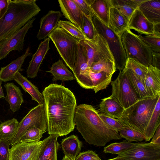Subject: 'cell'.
<instances>
[{
	"label": "cell",
	"mask_w": 160,
	"mask_h": 160,
	"mask_svg": "<svg viewBox=\"0 0 160 160\" xmlns=\"http://www.w3.org/2000/svg\"><path fill=\"white\" fill-rule=\"evenodd\" d=\"M128 28L146 35L152 34L154 33V25L145 17L138 7L129 20Z\"/></svg>",
	"instance_id": "2e32d148"
},
{
	"label": "cell",
	"mask_w": 160,
	"mask_h": 160,
	"mask_svg": "<svg viewBox=\"0 0 160 160\" xmlns=\"http://www.w3.org/2000/svg\"><path fill=\"white\" fill-rule=\"evenodd\" d=\"M126 69L131 84L139 98L149 97L146 90L143 80L139 78L130 70Z\"/></svg>",
	"instance_id": "e575fe53"
},
{
	"label": "cell",
	"mask_w": 160,
	"mask_h": 160,
	"mask_svg": "<svg viewBox=\"0 0 160 160\" xmlns=\"http://www.w3.org/2000/svg\"><path fill=\"white\" fill-rule=\"evenodd\" d=\"M111 95L116 99L125 109L139 99L131 84L126 68L120 71L116 78L111 81Z\"/></svg>",
	"instance_id": "ba28073f"
},
{
	"label": "cell",
	"mask_w": 160,
	"mask_h": 160,
	"mask_svg": "<svg viewBox=\"0 0 160 160\" xmlns=\"http://www.w3.org/2000/svg\"><path fill=\"white\" fill-rule=\"evenodd\" d=\"M50 40L48 37L41 42L37 50L33 55L26 71L28 78H34L37 76L40 66L50 49L49 43Z\"/></svg>",
	"instance_id": "9a60e30c"
},
{
	"label": "cell",
	"mask_w": 160,
	"mask_h": 160,
	"mask_svg": "<svg viewBox=\"0 0 160 160\" xmlns=\"http://www.w3.org/2000/svg\"><path fill=\"white\" fill-rule=\"evenodd\" d=\"M160 95L139 99L125 109L119 119L124 123L144 134L145 128Z\"/></svg>",
	"instance_id": "277c9868"
},
{
	"label": "cell",
	"mask_w": 160,
	"mask_h": 160,
	"mask_svg": "<svg viewBox=\"0 0 160 160\" xmlns=\"http://www.w3.org/2000/svg\"><path fill=\"white\" fill-rule=\"evenodd\" d=\"M92 21L98 34L105 39L113 57L116 69L122 71L125 68L127 59L121 37L94 15Z\"/></svg>",
	"instance_id": "52a82bcc"
},
{
	"label": "cell",
	"mask_w": 160,
	"mask_h": 160,
	"mask_svg": "<svg viewBox=\"0 0 160 160\" xmlns=\"http://www.w3.org/2000/svg\"><path fill=\"white\" fill-rule=\"evenodd\" d=\"M99 107L101 113L118 119L121 118L125 110L116 99L111 95L102 99Z\"/></svg>",
	"instance_id": "cb8c5ba5"
},
{
	"label": "cell",
	"mask_w": 160,
	"mask_h": 160,
	"mask_svg": "<svg viewBox=\"0 0 160 160\" xmlns=\"http://www.w3.org/2000/svg\"><path fill=\"white\" fill-rule=\"evenodd\" d=\"M58 137L57 135L50 134L42 141L37 160H57L59 146L57 141Z\"/></svg>",
	"instance_id": "ffe728a7"
},
{
	"label": "cell",
	"mask_w": 160,
	"mask_h": 160,
	"mask_svg": "<svg viewBox=\"0 0 160 160\" xmlns=\"http://www.w3.org/2000/svg\"></svg>",
	"instance_id": "db71d44e"
},
{
	"label": "cell",
	"mask_w": 160,
	"mask_h": 160,
	"mask_svg": "<svg viewBox=\"0 0 160 160\" xmlns=\"http://www.w3.org/2000/svg\"><path fill=\"white\" fill-rule=\"evenodd\" d=\"M141 143H133L125 140L121 142L112 143L104 148L103 152L105 153H110L118 155L139 145Z\"/></svg>",
	"instance_id": "d590c367"
},
{
	"label": "cell",
	"mask_w": 160,
	"mask_h": 160,
	"mask_svg": "<svg viewBox=\"0 0 160 160\" xmlns=\"http://www.w3.org/2000/svg\"><path fill=\"white\" fill-rule=\"evenodd\" d=\"M90 74L95 93L106 88L112 81V75L104 72H94L90 70Z\"/></svg>",
	"instance_id": "d6a6232c"
},
{
	"label": "cell",
	"mask_w": 160,
	"mask_h": 160,
	"mask_svg": "<svg viewBox=\"0 0 160 160\" xmlns=\"http://www.w3.org/2000/svg\"><path fill=\"white\" fill-rule=\"evenodd\" d=\"M4 87L7 93L4 98L9 103L11 111L15 112L20 109L24 102L23 94L19 87L13 82H8Z\"/></svg>",
	"instance_id": "603a6c76"
},
{
	"label": "cell",
	"mask_w": 160,
	"mask_h": 160,
	"mask_svg": "<svg viewBox=\"0 0 160 160\" xmlns=\"http://www.w3.org/2000/svg\"><path fill=\"white\" fill-rule=\"evenodd\" d=\"M35 19L33 17L16 32L0 42V60L5 58L13 50H23L24 39L29 29L33 26Z\"/></svg>",
	"instance_id": "4fadbf2b"
},
{
	"label": "cell",
	"mask_w": 160,
	"mask_h": 160,
	"mask_svg": "<svg viewBox=\"0 0 160 160\" xmlns=\"http://www.w3.org/2000/svg\"><path fill=\"white\" fill-rule=\"evenodd\" d=\"M10 145L9 141L0 140V160H8Z\"/></svg>",
	"instance_id": "bcb514c9"
},
{
	"label": "cell",
	"mask_w": 160,
	"mask_h": 160,
	"mask_svg": "<svg viewBox=\"0 0 160 160\" xmlns=\"http://www.w3.org/2000/svg\"><path fill=\"white\" fill-rule=\"evenodd\" d=\"M116 158L122 160H160V145L141 142Z\"/></svg>",
	"instance_id": "8fae6325"
},
{
	"label": "cell",
	"mask_w": 160,
	"mask_h": 160,
	"mask_svg": "<svg viewBox=\"0 0 160 160\" xmlns=\"http://www.w3.org/2000/svg\"><path fill=\"white\" fill-rule=\"evenodd\" d=\"M90 3L94 15L108 26L111 0H90Z\"/></svg>",
	"instance_id": "4316f807"
},
{
	"label": "cell",
	"mask_w": 160,
	"mask_h": 160,
	"mask_svg": "<svg viewBox=\"0 0 160 160\" xmlns=\"http://www.w3.org/2000/svg\"><path fill=\"white\" fill-rule=\"evenodd\" d=\"M48 37L52 41L66 65L72 71L76 62L80 40L58 27Z\"/></svg>",
	"instance_id": "5b68a950"
},
{
	"label": "cell",
	"mask_w": 160,
	"mask_h": 160,
	"mask_svg": "<svg viewBox=\"0 0 160 160\" xmlns=\"http://www.w3.org/2000/svg\"><path fill=\"white\" fill-rule=\"evenodd\" d=\"M53 76L52 80L56 81L58 80L62 81H68L75 79L73 74L67 68L62 60L59 59L53 63L50 70L47 71Z\"/></svg>",
	"instance_id": "f1b7e54d"
},
{
	"label": "cell",
	"mask_w": 160,
	"mask_h": 160,
	"mask_svg": "<svg viewBox=\"0 0 160 160\" xmlns=\"http://www.w3.org/2000/svg\"><path fill=\"white\" fill-rule=\"evenodd\" d=\"M99 115L101 119L107 126L118 132L126 125L119 119L114 118L102 113H99Z\"/></svg>",
	"instance_id": "7bdbcfd3"
},
{
	"label": "cell",
	"mask_w": 160,
	"mask_h": 160,
	"mask_svg": "<svg viewBox=\"0 0 160 160\" xmlns=\"http://www.w3.org/2000/svg\"><path fill=\"white\" fill-rule=\"evenodd\" d=\"M2 82L0 80V98H5L3 89L2 86Z\"/></svg>",
	"instance_id": "f907efd6"
},
{
	"label": "cell",
	"mask_w": 160,
	"mask_h": 160,
	"mask_svg": "<svg viewBox=\"0 0 160 160\" xmlns=\"http://www.w3.org/2000/svg\"><path fill=\"white\" fill-rule=\"evenodd\" d=\"M62 15L82 31V13L73 0H58Z\"/></svg>",
	"instance_id": "ac0fdd59"
},
{
	"label": "cell",
	"mask_w": 160,
	"mask_h": 160,
	"mask_svg": "<svg viewBox=\"0 0 160 160\" xmlns=\"http://www.w3.org/2000/svg\"><path fill=\"white\" fill-rule=\"evenodd\" d=\"M121 138H123L128 142L141 141L145 140L144 135L128 125L118 132Z\"/></svg>",
	"instance_id": "f35d334b"
},
{
	"label": "cell",
	"mask_w": 160,
	"mask_h": 160,
	"mask_svg": "<svg viewBox=\"0 0 160 160\" xmlns=\"http://www.w3.org/2000/svg\"><path fill=\"white\" fill-rule=\"evenodd\" d=\"M44 132L36 127L28 129L22 134L18 142H29L39 141Z\"/></svg>",
	"instance_id": "ab89813d"
},
{
	"label": "cell",
	"mask_w": 160,
	"mask_h": 160,
	"mask_svg": "<svg viewBox=\"0 0 160 160\" xmlns=\"http://www.w3.org/2000/svg\"><path fill=\"white\" fill-rule=\"evenodd\" d=\"M9 2V0H0V19L6 12Z\"/></svg>",
	"instance_id": "7dc6e473"
},
{
	"label": "cell",
	"mask_w": 160,
	"mask_h": 160,
	"mask_svg": "<svg viewBox=\"0 0 160 160\" xmlns=\"http://www.w3.org/2000/svg\"><path fill=\"white\" fill-rule=\"evenodd\" d=\"M42 142L14 144L9 150L8 160H37Z\"/></svg>",
	"instance_id": "5bb4252c"
},
{
	"label": "cell",
	"mask_w": 160,
	"mask_h": 160,
	"mask_svg": "<svg viewBox=\"0 0 160 160\" xmlns=\"http://www.w3.org/2000/svg\"><path fill=\"white\" fill-rule=\"evenodd\" d=\"M19 122L15 118L8 120L0 124V140L11 143L16 132Z\"/></svg>",
	"instance_id": "1f68e13d"
},
{
	"label": "cell",
	"mask_w": 160,
	"mask_h": 160,
	"mask_svg": "<svg viewBox=\"0 0 160 160\" xmlns=\"http://www.w3.org/2000/svg\"><path fill=\"white\" fill-rule=\"evenodd\" d=\"M61 145L65 156L75 160L80 152L82 143L77 136L72 135L63 139Z\"/></svg>",
	"instance_id": "83f0119b"
},
{
	"label": "cell",
	"mask_w": 160,
	"mask_h": 160,
	"mask_svg": "<svg viewBox=\"0 0 160 160\" xmlns=\"http://www.w3.org/2000/svg\"><path fill=\"white\" fill-rule=\"evenodd\" d=\"M160 97L159 98L154 110L145 128L144 135L146 141L152 138L156 130L160 125Z\"/></svg>",
	"instance_id": "4dcf8cb0"
},
{
	"label": "cell",
	"mask_w": 160,
	"mask_h": 160,
	"mask_svg": "<svg viewBox=\"0 0 160 160\" xmlns=\"http://www.w3.org/2000/svg\"><path fill=\"white\" fill-rule=\"evenodd\" d=\"M36 0H9L0 19V42L20 29L41 11Z\"/></svg>",
	"instance_id": "3957f363"
},
{
	"label": "cell",
	"mask_w": 160,
	"mask_h": 160,
	"mask_svg": "<svg viewBox=\"0 0 160 160\" xmlns=\"http://www.w3.org/2000/svg\"><path fill=\"white\" fill-rule=\"evenodd\" d=\"M139 38L146 44L155 52H160V35L154 33L142 36L138 35Z\"/></svg>",
	"instance_id": "60d3db41"
},
{
	"label": "cell",
	"mask_w": 160,
	"mask_h": 160,
	"mask_svg": "<svg viewBox=\"0 0 160 160\" xmlns=\"http://www.w3.org/2000/svg\"><path fill=\"white\" fill-rule=\"evenodd\" d=\"M13 80L19 85L25 92L30 95L32 100L37 102L38 104H44L43 96L38 88L20 72H17L15 74Z\"/></svg>",
	"instance_id": "484cf974"
},
{
	"label": "cell",
	"mask_w": 160,
	"mask_h": 160,
	"mask_svg": "<svg viewBox=\"0 0 160 160\" xmlns=\"http://www.w3.org/2000/svg\"><path fill=\"white\" fill-rule=\"evenodd\" d=\"M75 160H102L98 155L92 150H88L79 153Z\"/></svg>",
	"instance_id": "f6af8a7d"
},
{
	"label": "cell",
	"mask_w": 160,
	"mask_h": 160,
	"mask_svg": "<svg viewBox=\"0 0 160 160\" xmlns=\"http://www.w3.org/2000/svg\"><path fill=\"white\" fill-rule=\"evenodd\" d=\"M125 68L131 70L142 80H143L148 70V67L135 59L131 58H127Z\"/></svg>",
	"instance_id": "74e56055"
},
{
	"label": "cell",
	"mask_w": 160,
	"mask_h": 160,
	"mask_svg": "<svg viewBox=\"0 0 160 160\" xmlns=\"http://www.w3.org/2000/svg\"><path fill=\"white\" fill-rule=\"evenodd\" d=\"M143 83L147 93L149 97L160 95V70L150 65L144 79Z\"/></svg>",
	"instance_id": "d6986e66"
},
{
	"label": "cell",
	"mask_w": 160,
	"mask_h": 160,
	"mask_svg": "<svg viewBox=\"0 0 160 160\" xmlns=\"http://www.w3.org/2000/svg\"><path fill=\"white\" fill-rule=\"evenodd\" d=\"M82 13L92 19L94 14L90 6V0H73Z\"/></svg>",
	"instance_id": "ee69618b"
},
{
	"label": "cell",
	"mask_w": 160,
	"mask_h": 160,
	"mask_svg": "<svg viewBox=\"0 0 160 160\" xmlns=\"http://www.w3.org/2000/svg\"><path fill=\"white\" fill-rule=\"evenodd\" d=\"M82 31L88 39H93L98 33L94 25L92 19L82 13Z\"/></svg>",
	"instance_id": "b9f144b4"
},
{
	"label": "cell",
	"mask_w": 160,
	"mask_h": 160,
	"mask_svg": "<svg viewBox=\"0 0 160 160\" xmlns=\"http://www.w3.org/2000/svg\"><path fill=\"white\" fill-rule=\"evenodd\" d=\"M150 143L160 145V125H159L153 135Z\"/></svg>",
	"instance_id": "c3c4849f"
},
{
	"label": "cell",
	"mask_w": 160,
	"mask_h": 160,
	"mask_svg": "<svg viewBox=\"0 0 160 160\" xmlns=\"http://www.w3.org/2000/svg\"><path fill=\"white\" fill-rule=\"evenodd\" d=\"M79 44L86 49L89 68L92 63L102 58L114 61L106 41L100 34L91 40H80Z\"/></svg>",
	"instance_id": "30bf717a"
},
{
	"label": "cell",
	"mask_w": 160,
	"mask_h": 160,
	"mask_svg": "<svg viewBox=\"0 0 160 160\" xmlns=\"http://www.w3.org/2000/svg\"><path fill=\"white\" fill-rule=\"evenodd\" d=\"M42 94L48 133L60 137L72 131L75 126L74 117L77 106L73 92L61 85L52 83L44 89Z\"/></svg>",
	"instance_id": "6da1fadb"
},
{
	"label": "cell",
	"mask_w": 160,
	"mask_h": 160,
	"mask_svg": "<svg viewBox=\"0 0 160 160\" xmlns=\"http://www.w3.org/2000/svg\"><path fill=\"white\" fill-rule=\"evenodd\" d=\"M128 19L116 8L112 7L110 8L108 27L117 35L121 37L128 28Z\"/></svg>",
	"instance_id": "d4e9b609"
},
{
	"label": "cell",
	"mask_w": 160,
	"mask_h": 160,
	"mask_svg": "<svg viewBox=\"0 0 160 160\" xmlns=\"http://www.w3.org/2000/svg\"><path fill=\"white\" fill-rule=\"evenodd\" d=\"M107 160H121L120 159H119V158H117L115 157L114 158L109 159Z\"/></svg>",
	"instance_id": "f5cc1de1"
},
{
	"label": "cell",
	"mask_w": 160,
	"mask_h": 160,
	"mask_svg": "<svg viewBox=\"0 0 160 160\" xmlns=\"http://www.w3.org/2000/svg\"><path fill=\"white\" fill-rule=\"evenodd\" d=\"M62 160H73L70 158L64 156Z\"/></svg>",
	"instance_id": "816d5d0a"
},
{
	"label": "cell",
	"mask_w": 160,
	"mask_h": 160,
	"mask_svg": "<svg viewBox=\"0 0 160 160\" xmlns=\"http://www.w3.org/2000/svg\"><path fill=\"white\" fill-rule=\"evenodd\" d=\"M138 8L145 17L154 25L160 24V0H143Z\"/></svg>",
	"instance_id": "7402d4cb"
},
{
	"label": "cell",
	"mask_w": 160,
	"mask_h": 160,
	"mask_svg": "<svg viewBox=\"0 0 160 160\" xmlns=\"http://www.w3.org/2000/svg\"><path fill=\"white\" fill-rule=\"evenodd\" d=\"M160 53L155 52L153 56L152 66L160 69Z\"/></svg>",
	"instance_id": "681fc988"
},
{
	"label": "cell",
	"mask_w": 160,
	"mask_h": 160,
	"mask_svg": "<svg viewBox=\"0 0 160 160\" xmlns=\"http://www.w3.org/2000/svg\"><path fill=\"white\" fill-rule=\"evenodd\" d=\"M30 48L28 47L24 53L14 60L6 66L1 68L0 70V80L6 82L13 80L15 74L22 70V67L26 58L30 55Z\"/></svg>",
	"instance_id": "44dd1931"
},
{
	"label": "cell",
	"mask_w": 160,
	"mask_h": 160,
	"mask_svg": "<svg viewBox=\"0 0 160 160\" xmlns=\"http://www.w3.org/2000/svg\"><path fill=\"white\" fill-rule=\"evenodd\" d=\"M74 122L76 129L90 145L103 146L112 140L121 139L118 132L107 126L92 106L86 104L76 107Z\"/></svg>",
	"instance_id": "7a4b0ae2"
},
{
	"label": "cell",
	"mask_w": 160,
	"mask_h": 160,
	"mask_svg": "<svg viewBox=\"0 0 160 160\" xmlns=\"http://www.w3.org/2000/svg\"><path fill=\"white\" fill-rule=\"evenodd\" d=\"M89 69L92 72H102L111 75L115 72L116 70L114 61L106 58H102L92 63Z\"/></svg>",
	"instance_id": "836d02e7"
},
{
	"label": "cell",
	"mask_w": 160,
	"mask_h": 160,
	"mask_svg": "<svg viewBox=\"0 0 160 160\" xmlns=\"http://www.w3.org/2000/svg\"><path fill=\"white\" fill-rule=\"evenodd\" d=\"M62 16L59 11L50 10L41 19L40 28L37 35L39 40L48 36L58 27V22Z\"/></svg>",
	"instance_id": "e0dca14e"
},
{
	"label": "cell",
	"mask_w": 160,
	"mask_h": 160,
	"mask_svg": "<svg viewBox=\"0 0 160 160\" xmlns=\"http://www.w3.org/2000/svg\"><path fill=\"white\" fill-rule=\"evenodd\" d=\"M37 128L44 133L48 131L47 122L44 104H38L32 108L22 118L19 124L14 137L11 143H17L25 132L30 128Z\"/></svg>",
	"instance_id": "9c48e42d"
},
{
	"label": "cell",
	"mask_w": 160,
	"mask_h": 160,
	"mask_svg": "<svg viewBox=\"0 0 160 160\" xmlns=\"http://www.w3.org/2000/svg\"><path fill=\"white\" fill-rule=\"evenodd\" d=\"M72 72L81 87L85 89H93L87 51L85 48L79 44L75 64Z\"/></svg>",
	"instance_id": "7c38bea8"
},
{
	"label": "cell",
	"mask_w": 160,
	"mask_h": 160,
	"mask_svg": "<svg viewBox=\"0 0 160 160\" xmlns=\"http://www.w3.org/2000/svg\"><path fill=\"white\" fill-rule=\"evenodd\" d=\"M143 0H111L112 6L116 8L129 20Z\"/></svg>",
	"instance_id": "f546056e"
},
{
	"label": "cell",
	"mask_w": 160,
	"mask_h": 160,
	"mask_svg": "<svg viewBox=\"0 0 160 160\" xmlns=\"http://www.w3.org/2000/svg\"><path fill=\"white\" fill-rule=\"evenodd\" d=\"M121 38L127 58L135 59L148 67L152 65L155 52L138 35L128 28L122 34Z\"/></svg>",
	"instance_id": "8992f818"
},
{
	"label": "cell",
	"mask_w": 160,
	"mask_h": 160,
	"mask_svg": "<svg viewBox=\"0 0 160 160\" xmlns=\"http://www.w3.org/2000/svg\"><path fill=\"white\" fill-rule=\"evenodd\" d=\"M58 27L64 29L68 33L80 40L88 39L80 28L69 21L60 20Z\"/></svg>",
	"instance_id": "8d00e7d4"
}]
</instances>
